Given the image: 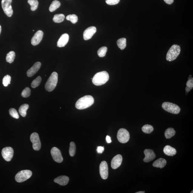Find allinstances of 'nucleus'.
<instances>
[{"label": "nucleus", "instance_id": "11", "mask_svg": "<svg viewBox=\"0 0 193 193\" xmlns=\"http://www.w3.org/2000/svg\"><path fill=\"white\" fill-rule=\"evenodd\" d=\"M99 172L101 178L104 180L107 179L108 176V168L107 163L105 161L101 162L99 166Z\"/></svg>", "mask_w": 193, "mask_h": 193}, {"label": "nucleus", "instance_id": "3", "mask_svg": "<svg viewBox=\"0 0 193 193\" xmlns=\"http://www.w3.org/2000/svg\"><path fill=\"white\" fill-rule=\"evenodd\" d=\"M58 79V75L56 72H53L50 76L45 85V88L47 91L52 92L56 87Z\"/></svg>", "mask_w": 193, "mask_h": 193}, {"label": "nucleus", "instance_id": "45", "mask_svg": "<svg viewBox=\"0 0 193 193\" xmlns=\"http://www.w3.org/2000/svg\"><path fill=\"white\" fill-rule=\"evenodd\" d=\"M193 193V191H191V193Z\"/></svg>", "mask_w": 193, "mask_h": 193}, {"label": "nucleus", "instance_id": "44", "mask_svg": "<svg viewBox=\"0 0 193 193\" xmlns=\"http://www.w3.org/2000/svg\"><path fill=\"white\" fill-rule=\"evenodd\" d=\"M1 31H2V28H1V25H0V34H1Z\"/></svg>", "mask_w": 193, "mask_h": 193}, {"label": "nucleus", "instance_id": "9", "mask_svg": "<svg viewBox=\"0 0 193 193\" xmlns=\"http://www.w3.org/2000/svg\"><path fill=\"white\" fill-rule=\"evenodd\" d=\"M30 140L33 144V148L35 151H39L41 148V144L39 135L37 133L32 134L30 136Z\"/></svg>", "mask_w": 193, "mask_h": 193}, {"label": "nucleus", "instance_id": "10", "mask_svg": "<svg viewBox=\"0 0 193 193\" xmlns=\"http://www.w3.org/2000/svg\"><path fill=\"white\" fill-rule=\"evenodd\" d=\"M14 154V150L10 147H6L2 149V155L3 158L8 162L10 161L12 158Z\"/></svg>", "mask_w": 193, "mask_h": 193}, {"label": "nucleus", "instance_id": "32", "mask_svg": "<svg viewBox=\"0 0 193 193\" xmlns=\"http://www.w3.org/2000/svg\"><path fill=\"white\" fill-rule=\"evenodd\" d=\"M66 18L67 20L70 21L73 24L76 23L78 20L77 16L75 14L67 15Z\"/></svg>", "mask_w": 193, "mask_h": 193}, {"label": "nucleus", "instance_id": "26", "mask_svg": "<svg viewBox=\"0 0 193 193\" xmlns=\"http://www.w3.org/2000/svg\"><path fill=\"white\" fill-rule=\"evenodd\" d=\"M65 19V15L62 14H60L55 15L53 18V20L55 23H60L63 22Z\"/></svg>", "mask_w": 193, "mask_h": 193}, {"label": "nucleus", "instance_id": "36", "mask_svg": "<svg viewBox=\"0 0 193 193\" xmlns=\"http://www.w3.org/2000/svg\"><path fill=\"white\" fill-rule=\"evenodd\" d=\"M31 91L29 87H26L23 91L22 93V96L24 98H27L31 95Z\"/></svg>", "mask_w": 193, "mask_h": 193}, {"label": "nucleus", "instance_id": "39", "mask_svg": "<svg viewBox=\"0 0 193 193\" xmlns=\"http://www.w3.org/2000/svg\"><path fill=\"white\" fill-rule=\"evenodd\" d=\"M104 150V147L98 146L97 147V152L99 154H102Z\"/></svg>", "mask_w": 193, "mask_h": 193}, {"label": "nucleus", "instance_id": "42", "mask_svg": "<svg viewBox=\"0 0 193 193\" xmlns=\"http://www.w3.org/2000/svg\"><path fill=\"white\" fill-rule=\"evenodd\" d=\"M192 89V88H190V87H186L185 89L186 92H190L191 91V89Z\"/></svg>", "mask_w": 193, "mask_h": 193}, {"label": "nucleus", "instance_id": "4", "mask_svg": "<svg viewBox=\"0 0 193 193\" xmlns=\"http://www.w3.org/2000/svg\"><path fill=\"white\" fill-rule=\"evenodd\" d=\"M181 48L180 46L174 45L172 46L166 55V59L168 61H172L175 60L180 55Z\"/></svg>", "mask_w": 193, "mask_h": 193}, {"label": "nucleus", "instance_id": "41", "mask_svg": "<svg viewBox=\"0 0 193 193\" xmlns=\"http://www.w3.org/2000/svg\"><path fill=\"white\" fill-rule=\"evenodd\" d=\"M106 140L107 143H111L112 142V141H111V137L108 136H107L106 137Z\"/></svg>", "mask_w": 193, "mask_h": 193}, {"label": "nucleus", "instance_id": "37", "mask_svg": "<svg viewBox=\"0 0 193 193\" xmlns=\"http://www.w3.org/2000/svg\"><path fill=\"white\" fill-rule=\"evenodd\" d=\"M120 0H106L105 2L107 4L109 5H114L118 4Z\"/></svg>", "mask_w": 193, "mask_h": 193}, {"label": "nucleus", "instance_id": "28", "mask_svg": "<svg viewBox=\"0 0 193 193\" xmlns=\"http://www.w3.org/2000/svg\"><path fill=\"white\" fill-rule=\"evenodd\" d=\"M143 132L146 134H150L154 130V127L151 125H146L143 126L142 128Z\"/></svg>", "mask_w": 193, "mask_h": 193}, {"label": "nucleus", "instance_id": "24", "mask_svg": "<svg viewBox=\"0 0 193 193\" xmlns=\"http://www.w3.org/2000/svg\"><path fill=\"white\" fill-rule=\"evenodd\" d=\"M61 3L59 1H54L52 2L49 8V10L51 12H53L56 10L61 6Z\"/></svg>", "mask_w": 193, "mask_h": 193}, {"label": "nucleus", "instance_id": "1", "mask_svg": "<svg viewBox=\"0 0 193 193\" xmlns=\"http://www.w3.org/2000/svg\"><path fill=\"white\" fill-rule=\"evenodd\" d=\"M94 103V99L90 95H87L82 97L75 103V107L77 109H83L90 107Z\"/></svg>", "mask_w": 193, "mask_h": 193}, {"label": "nucleus", "instance_id": "34", "mask_svg": "<svg viewBox=\"0 0 193 193\" xmlns=\"http://www.w3.org/2000/svg\"><path fill=\"white\" fill-rule=\"evenodd\" d=\"M11 78L9 75H7L4 77L2 83L5 87H7L9 84H11Z\"/></svg>", "mask_w": 193, "mask_h": 193}, {"label": "nucleus", "instance_id": "18", "mask_svg": "<svg viewBox=\"0 0 193 193\" xmlns=\"http://www.w3.org/2000/svg\"><path fill=\"white\" fill-rule=\"evenodd\" d=\"M69 39V36L67 33L63 34L61 36L58 41L57 46L59 47H65L68 42Z\"/></svg>", "mask_w": 193, "mask_h": 193}, {"label": "nucleus", "instance_id": "35", "mask_svg": "<svg viewBox=\"0 0 193 193\" xmlns=\"http://www.w3.org/2000/svg\"><path fill=\"white\" fill-rule=\"evenodd\" d=\"M10 115L12 117L16 119L19 118L18 113L16 110L15 108H11L9 110Z\"/></svg>", "mask_w": 193, "mask_h": 193}, {"label": "nucleus", "instance_id": "20", "mask_svg": "<svg viewBox=\"0 0 193 193\" xmlns=\"http://www.w3.org/2000/svg\"><path fill=\"white\" fill-rule=\"evenodd\" d=\"M164 152L165 155L168 156H173L176 154L177 151L175 148L169 145H167L164 148Z\"/></svg>", "mask_w": 193, "mask_h": 193}, {"label": "nucleus", "instance_id": "22", "mask_svg": "<svg viewBox=\"0 0 193 193\" xmlns=\"http://www.w3.org/2000/svg\"><path fill=\"white\" fill-rule=\"evenodd\" d=\"M29 105L25 104L21 105L19 109V112L22 116L25 117L27 115V111L29 108Z\"/></svg>", "mask_w": 193, "mask_h": 193}, {"label": "nucleus", "instance_id": "33", "mask_svg": "<svg viewBox=\"0 0 193 193\" xmlns=\"http://www.w3.org/2000/svg\"><path fill=\"white\" fill-rule=\"evenodd\" d=\"M107 51V48L106 47H102L99 48L97 52V53L99 57H103L105 56Z\"/></svg>", "mask_w": 193, "mask_h": 193}, {"label": "nucleus", "instance_id": "40", "mask_svg": "<svg viewBox=\"0 0 193 193\" xmlns=\"http://www.w3.org/2000/svg\"><path fill=\"white\" fill-rule=\"evenodd\" d=\"M165 3L168 5H171L174 2V0H164Z\"/></svg>", "mask_w": 193, "mask_h": 193}, {"label": "nucleus", "instance_id": "13", "mask_svg": "<svg viewBox=\"0 0 193 193\" xmlns=\"http://www.w3.org/2000/svg\"><path fill=\"white\" fill-rule=\"evenodd\" d=\"M96 31V27L93 26L88 27L85 30L83 33V38L85 40H88L91 39Z\"/></svg>", "mask_w": 193, "mask_h": 193}, {"label": "nucleus", "instance_id": "43", "mask_svg": "<svg viewBox=\"0 0 193 193\" xmlns=\"http://www.w3.org/2000/svg\"><path fill=\"white\" fill-rule=\"evenodd\" d=\"M145 193L144 191H140V192H136V193Z\"/></svg>", "mask_w": 193, "mask_h": 193}, {"label": "nucleus", "instance_id": "25", "mask_svg": "<svg viewBox=\"0 0 193 193\" xmlns=\"http://www.w3.org/2000/svg\"><path fill=\"white\" fill-rule=\"evenodd\" d=\"M117 43L119 48L121 50L124 49L126 46V39L124 38L119 39Z\"/></svg>", "mask_w": 193, "mask_h": 193}, {"label": "nucleus", "instance_id": "17", "mask_svg": "<svg viewBox=\"0 0 193 193\" xmlns=\"http://www.w3.org/2000/svg\"><path fill=\"white\" fill-rule=\"evenodd\" d=\"M41 66V62H36L33 65L30 69H29L27 72V75L28 77H31L33 76L38 71Z\"/></svg>", "mask_w": 193, "mask_h": 193}, {"label": "nucleus", "instance_id": "30", "mask_svg": "<svg viewBox=\"0 0 193 193\" xmlns=\"http://www.w3.org/2000/svg\"><path fill=\"white\" fill-rule=\"evenodd\" d=\"M42 78L40 76L36 78L32 81L31 84V86L33 88H36L40 84L41 82Z\"/></svg>", "mask_w": 193, "mask_h": 193}, {"label": "nucleus", "instance_id": "15", "mask_svg": "<svg viewBox=\"0 0 193 193\" xmlns=\"http://www.w3.org/2000/svg\"><path fill=\"white\" fill-rule=\"evenodd\" d=\"M122 157L121 155H117L113 158L111 162V166L113 169L118 168L122 164Z\"/></svg>", "mask_w": 193, "mask_h": 193}, {"label": "nucleus", "instance_id": "14", "mask_svg": "<svg viewBox=\"0 0 193 193\" xmlns=\"http://www.w3.org/2000/svg\"><path fill=\"white\" fill-rule=\"evenodd\" d=\"M43 36V31L39 30L34 35L31 39V44L33 45H38L42 40Z\"/></svg>", "mask_w": 193, "mask_h": 193}, {"label": "nucleus", "instance_id": "29", "mask_svg": "<svg viewBox=\"0 0 193 193\" xmlns=\"http://www.w3.org/2000/svg\"><path fill=\"white\" fill-rule=\"evenodd\" d=\"M28 3L31 6V9L32 11H35L38 7L39 3L37 0H28Z\"/></svg>", "mask_w": 193, "mask_h": 193}, {"label": "nucleus", "instance_id": "46", "mask_svg": "<svg viewBox=\"0 0 193 193\" xmlns=\"http://www.w3.org/2000/svg\"><path fill=\"white\" fill-rule=\"evenodd\" d=\"M33 32H34V31H34V30H33Z\"/></svg>", "mask_w": 193, "mask_h": 193}, {"label": "nucleus", "instance_id": "16", "mask_svg": "<svg viewBox=\"0 0 193 193\" xmlns=\"http://www.w3.org/2000/svg\"><path fill=\"white\" fill-rule=\"evenodd\" d=\"M145 158L144 161L145 162H148L154 160L156 157L154 151L150 149H146L144 151Z\"/></svg>", "mask_w": 193, "mask_h": 193}, {"label": "nucleus", "instance_id": "2", "mask_svg": "<svg viewBox=\"0 0 193 193\" xmlns=\"http://www.w3.org/2000/svg\"><path fill=\"white\" fill-rule=\"evenodd\" d=\"M109 75L106 71H103L97 73L93 77L92 82L93 84L99 86L105 84L109 80Z\"/></svg>", "mask_w": 193, "mask_h": 193}, {"label": "nucleus", "instance_id": "8", "mask_svg": "<svg viewBox=\"0 0 193 193\" xmlns=\"http://www.w3.org/2000/svg\"><path fill=\"white\" fill-rule=\"evenodd\" d=\"M12 0H2V7L4 12L8 17H11L13 14V10L11 6Z\"/></svg>", "mask_w": 193, "mask_h": 193}, {"label": "nucleus", "instance_id": "6", "mask_svg": "<svg viewBox=\"0 0 193 193\" xmlns=\"http://www.w3.org/2000/svg\"><path fill=\"white\" fill-rule=\"evenodd\" d=\"M32 173L29 170H24L18 172L15 176V180L18 182L25 181L31 177Z\"/></svg>", "mask_w": 193, "mask_h": 193}, {"label": "nucleus", "instance_id": "12", "mask_svg": "<svg viewBox=\"0 0 193 193\" xmlns=\"http://www.w3.org/2000/svg\"><path fill=\"white\" fill-rule=\"evenodd\" d=\"M51 153L52 156L55 161L59 163L63 162V158L61 151L59 149L56 147H54L51 149Z\"/></svg>", "mask_w": 193, "mask_h": 193}, {"label": "nucleus", "instance_id": "21", "mask_svg": "<svg viewBox=\"0 0 193 193\" xmlns=\"http://www.w3.org/2000/svg\"><path fill=\"white\" fill-rule=\"evenodd\" d=\"M167 161L165 159L163 158H160L155 161L153 164V166L155 168H162L166 166Z\"/></svg>", "mask_w": 193, "mask_h": 193}, {"label": "nucleus", "instance_id": "19", "mask_svg": "<svg viewBox=\"0 0 193 193\" xmlns=\"http://www.w3.org/2000/svg\"><path fill=\"white\" fill-rule=\"evenodd\" d=\"M69 178L66 176H61L55 178L54 181L62 186H65L68 184L69 181Z\"/></svg>", "mask_w": 193, "mask_h": 193}, {"label": "nucleus", "instance_id": "23", "mask_svg": "<svg viewBox=\"0 0 193 193\" xmlns=\"http://www.w3.org/2000/svg\"><path fill=\"white\" fill-rule=\"evenodd\" d=\"M176 132L174 129L172 128H169L165 131V135L167 139L171 138L175 135Z\"/></svg>", "mask_w": 193, "mask_h": 193}, {"label": "nucleus", "instance_id": "38", "mask_svg": "<svg viewBox=\"0 0 193 193\" xmlns=\"http://www.w3.org/2000/svg\"><path fill=\"white\" fill-rule=\"evenodd\" d=\"M186 86L190 88H193V78L189 79L187 82L186 83Z\"/></svg>", "mask_w": 193, "mask_h": 193}, {"label": "nucleus", "instance_id": "5", "mask_svg": "<svg viewBox=\"0 0 193 193\" xmlns=\"http://www.w3.org/2000/svg\"><path fill=\"white\" fill-rule=\"evenodd\" d=\"M162 107L165 111L174 114H178L181 109L178 105L169 102H165L162 104Z\"/></svg>", "mask_w": 193, "mask_h": 193}, {"label": "nucleus", "instance_id": "31", "mask_svg": "<svg viewBox=\"0 0 193 193\" xmlns=\"http://www.w3.org/2000/svg\"><path fill=\"white\" fill-rule=\"evenodd\" d=\"M76 151V146L74 142H71L69 149V155L71 157L75 156Z\"/></svg>", "mask_w": 193, "mask_h": 193}, {"label": "nucleus", "instance_id": "27", "mask_svg": "<svg viewBox=\"0 0 193 193\" xmlns=\"http://www.w3.org/2000/svg\"><path fill=\"white\" fill-rule=\"evenodd\" d=\"M15 57V53L13 51L10 52L7 55L6 60L7 62L12 63L14 61Z\"/></svg>", "mask_w": 193, "mask_h": 193}, {"label": "nucleus", "instance_id": "7", "mask_svg": "<svg viewBox=\"0 0 193 193\" xmlns=\"http://www.w3.org/2000/svg\"><path fill=\"white\" fill-rule=\"evenodd\" d=\"M117 138L119 142L125 144L128 142L130 140V133L126 129L121 128L117 133Z\"/></svg>", "mask_w": 193, "mask_h": 193}]
</instances>
